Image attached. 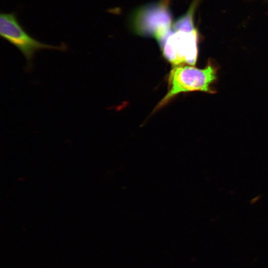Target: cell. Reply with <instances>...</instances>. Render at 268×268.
<instances>
[{"mask_svg":"<svg viewBox=\"0 0 268 268\" xmlns=\"http://www.w3.org/2000/svg\"><path fill=\"white\" fill-rule=\"evenodd\" d=\"M219 68L218 65L212 59H209L205 67L202 69L185 65L174 66L168 76V92L156 109L181 92L197 91L215 93L214 84L217 81Z\"/></svg>","mask_w":268,"mask_h":268,"instance_id":"6da1fadb","label":"cell"},{"mask_svg":"<svg viewBox=\"0 0 268 268\" xmlns=\"http://www.w3.org/2000/svg\"><path fill=\"white\" fill-rule=\"evenodd\" d=\"M0 35L22 54L27 62V68L31 67L34 54L39 50L65 51L67 49L65 45L57 46L46 44L34 38L25 30L14 12L0 13Z\"/></svg>","mask_w":268,"mask_h":268,"instance_id":"7a4b0ae2","label":"cell"},{"mask_svg":"<svg viewBox=\"0 0 268 268\" xmlns=\"http://www.w3.org/2000/svg\"><path fill=\"white\" fill-rule=\"evenodd\" d=\"M158 41L164 58L174 66H195L198 57L199 33L172 30Z\"/></svg>","mask_w":268,"mask_h":268,"instance_id":"3957f363","label":"cell"},{"mask_svg":"<svg viewBox=\"0 0 268 268\" xmlns=\"http://www.w3.org/2000/svg\"><path fill=\"white\" fill-rule=\"evenodd\" d=\"M198 1L199 0H195L187 12L174 22L172 25L173 30L188 32L197 29L195 26L194 15Z\"/></svg>","mask_w":268,"mask_h":268,"instance_id":"5b68a950","label":"cell"},{"mask_svg":"<svg viewBox=\"0 0 268 268\" xmlns=\"http://www.w3.org/2000/svg\"><path fill=\"white\" fill-rule=\"evenodd\" d=\"M132 25L138 35L151 36L158 41L171 29V14L166 4L147 5L134 13Z\"/></svg>","mask_w":268,"mask_h":268,"instance_id":"277c9868","label":"cell"}]
</instances>
